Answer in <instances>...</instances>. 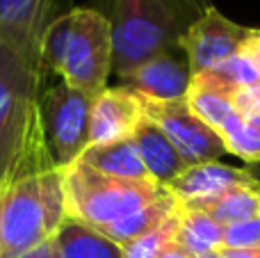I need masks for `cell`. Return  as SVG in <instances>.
<instances>
[{
    "label": "cell",
    "mask_w": 260,
    "mask_h": 258,
    "mask_svg": "<svg viewBox=\"0 0 260 258\" xmlns=\"http://www.w3.org/2000/svg\"><path fill=\"white\" fill-rule=\"evenodd\" d=\"M192 258H224V256H221V251L217 249V251H210V254H203V256H192Z\"/></svg>",
    "instance_id": "30"
},
{
    "label": "cell",
    "mask_w": 260,
    "mask_h": 258,
    "mask_svg": "<svg viewBox=\"0 0 260 258\" xmlns=\"http://www.w3.org/2000/svg\"><path fill=\"white\" fill-rule=\"evenodd\" d=\"M233 110L244 119H251L253 114L260 112V82H253V85L240 87L233 94L229 96Z\"/></svg>",
    "instance_id": "24"
},
{
    "label": "cell",
    "mask_w": 260,
    "mask_h": 258,
    "mask_svg": "<svg viewBox=\"0 0 260 258\" xmlns=\"http://www.w3.org/2000/svg\"><path fill=\"white\" fill-rule=\"evenodd\" d=\"M160 258H192V256H189L187 251H185L183 247L178 245V240H176L174 245H169L165 251H162V256H160Z\"/></svg>",
    "instance_id": "28"
},
{
    "label": "cell",
    "mask_w": 260,
    "mask_h": 258,
    "mask_svg": "<svg viewBox=\"0 0 260 258\" xmlns=\"http://www.w3.org/2000/svg\"><path fill=\"white\" fill-rule=\"evenodd\" d=\"M112 27L94 7H71L55 18L41 41L46 76L96 99L112 76Z\"/></svg>",
    "instance_id": "2"
},
{
    "label": "cell",
    "mask_w": 260,
    "mask_h": 258,
    "mask_svg": "<svg viewBox=\"0 0 260 258\" xmlns=\"http://www.w3.org/2000/svg\"><path fill=\"white\" fill-rule=\"evenodd\" d=\"M91 99L50 76L37 91V121L46 158L53 169H67L89 146Z\"/></svg>",
    "instance_id": "4"
},
{
    "label": "cell",
    "mask_w": 260,
    "mask_h": 258,
    "mask_svg": "<svg viewBox=\"0 0 260 258\" xmlns=\"http://www.w3.org/2000/svg\"><path fill=\"white\" fill-rule=\"evenodd\" d=\"M221 247H224V249H249V247H260V217L224 227V245Z\"/></svg>",
    "instance_id": "23"
},
{
    "label": "cell",
    "mask_w": 260,
    "mask_h": 258,
    "mask_svg": "<svg viewBox=\"0 0 260 258\" xmlns=\"http://www.w3.org/2000/svg\"><path fill=\"white\" fill-rule=\"evenodd\" d=\"M3 197H5V187H0V215H3Z\"/></svg>",
    "instance_id": "32"
},
{
    "label": "cell",
    "mask_w": 260,
    "mask_h": 258,
    "mask_svg": "<svg viewBox=\"0 0 260 258\" xmlns=\"http://www.w3.org/2000/svg\"><path fill=\"white\" fill-rule=\"evenodd\" d=\"M133 140H135V146H137L139 158H142L148 176H151V181L157 183V185L167 187L187 167V165L183 163V158L178 155V151L167 140L165 133H162L155 123L148 121L146 117L135 128Z\"/></svg>",
    "instance_id": "13"
},
{
    "label": "cell",
    "mask_w": 260,
    "mask_h": 258,
    "mask_svg": "<svg viewBox=\"0 0 260 258\" xmlns=\"http://www.w3.org/2000/svg\"><path fill=\"white\" fill-rule=\"evenodd\" d=\"M244 169H247V174H249V176H251V178H253V181H256V183H258V185H260V163L247 165V167H244Z\"/></svg>",
    "instance_id": "29"
},
{
    "label": "cell",
    "mask_w": 260,
    "mask_h": 258,
    "mask_svg": "<svg viewBox=\"0 0 260 258\" xmlns=\"http://www.w3.org/2000/svg\"><path fill=\"white\" fill-rule=\"evenodd\" d=\"M185 103L201 121H206L215 131H219L221 123L235 112L233 105H231V99L224 91L206 85L199 78H192V82H189V89L185 94Z\"/></svg>",
    "instance_id": "19"
},
{
    "label": "cell",
    "mask_w": 260,
    "mask_h": 258,
    "mask_svg": "<svg viewBox=\"0 0 260 258\" xmlns=\"http://www.w3.org/2000/svg\"><path fill=\"white\" fill-rule=\"evenodd\" d=\"M199 210H203L208 217H212L217 224H221V227L260 217L258 183L256 185H249V187H235V190H229L226 195L217 197L215 201H210L208 206H203V208H199Z\"/></svg>",
    "instance_id": "18"
},
{
    "label": "cell",
    "mask_w": 260,
    "mask_h": 258,
    "mask_svg": "<svg viewBox=\"0 0 260 258\" xmlns=\"http://www.w3.org/2000/svg\"><path fill=\"white\" fill-rule=\"evenodd\" d=\"M142 105L144 117L165 133L167 140L178 151V155L187 167L212 163V160H219L226 153V144L219 137V133L208 126L206 121H201L187 108L185 99L153 101L142 96Z\"/></svg>",
    "instance_id": "6"
},
{
    "label": "cell",
    "mask_w": 260,
    "mask_h": 258,
    "mask_svg": "<svg viewBox=\"0 0 260 258\" xmlns=\"http://www.w3.org/2000/svg\"><path fill=\"white\" fill-rule=\"evenodd\" d=\"M144 119L142 96L128 87H105L96 99H91L89 110V146L110 144L117 140L133 137L135 128Z\"/></svg>",
    "instance_id": "11"
},
{
    "label": "cell",
    "mask_w": 260,
    "mask_h": 258,
    "mask_svg": "<svg viewBox=\"0 0 260 258\" xmlns=\"http://www.w3.org/2000/svg\"><path fill=\"white\" fill-rule=\"evenodd\" d=\"M39 174L18 176L5 187L0 215V258L27 254L30 249L48 242L57 231L41 197Z\"/></svg>",
    "instance_id": "5"
},
{
    "label": "cell",
    "mask_w": 260,
    "mask_h": 258,
    "mask_svg": "<svg viewBox=\"0 0 260 258\" xmlns=\"http://www.w3.org/2000/svg\"><path fill=\"white\" fill-rule=\"evenodd\" d=\"M249 185H256V181L247 174V169L229 167V165H221L219 160H212V163L185 167L167 185V190L183 208L199 210L210 201H215L217 197L226 195L229 190Z\"/></svg>",
    "instance_id": "10"
},
{
    "label": "cell",
    "mask_w": 260,
    "mask_h": 258,
    "mask_svg": "<svg viewBox=\"0 0 260 258\" xmlns=\"http://www.w3.org/2000/svg\"><path fill=\"white\" fill-rule=\"evenodd\" d=\"M253 27L226 18L217 7H208L197 23L187 27L178 41V48L185 53V62L192 76L210 71L212 67L226 62L229 57L242 53Z\"/></svg>",
    "instance_id": "9"
},
{
    "label": "cell",
    "mask_w": 260,
    "mask_h": 258,
    "mask_svg": "<svg viewBox=\"0 0 260 258\" xmlns=\"http://www.w3.org/2000/svg\"><path fill=\"white\" fill-rule=\"evenodd\" d=\"M57 258H123V249L101 231L67 217L50 238Z\"/></svg>",
    "instance_id": "15"
},
{
    "label": "cell",
    "mask_w": 260,
    "mask_h": 258,
    "mask_svg": "<svg viewBox=\"0 0 260 258\" xmlns=\"http://www.w3.org/2000/svg\"><path fill=\"white\" fill-rule=\"evenodd\" d=\"M91 7L112 27V73L121 78L153 55L178 48L210 0H96Z\"/></svg>",
    "instance_id": "1"
},
{
    "label": "cell",
    "mask_w": 260,
    "mask_h": 258,
    "mask_svg": "<svg viewBox=\"0 0 260 258\" xmlns=\"http://www.w3.org/2000/svg\"><path fill=\"white\" fill-rule=\"evenodd\" d=\"M67 217L103 231L171 195L157 183L121 181L76 160L62 169Z\"/></svg>",
    "instance_id": "3"
},
{
    "label": "cell",
    "mask_w": 260,
    "mask_h": 258,
    "mask_svg": "<svg viewBox=\"0 0 260 258\" xmlns=\"http://www.w3.org/2000/svg\"><path fill=\"white\" fill-rule=\"evenodd\" d=\"M242 53L249 57V62L256 67V71L260 76V30H256V27L251 30V35H249V39H247V44H244Z\"/></svg>",
    "instance_id": "25"
},
{
    "label": "cell",
    "mask_w": 260,
    "mask_h": 258,
    "mask_svg": "<svg viewBox=\"0 0 260 258\" xmlns=\"http://www.w3.org/2000/svg\"><path fill=\"white\" fill-rule=\"evenodd\" d=\"M80 160L96 172L105 174V176L121 178V181L153 183L142 158H139V151L135 146L133 137L110 142V144H91L85 149Z\"/></svg>",
    "instance_id": "14"
},
{
    "label": "cell",
    "mask_w": 260,
    "mask_h": 258,
    "mask_svg": "<svg viewBox=\"0 0 260 258\" xmlns=\"http://www.w3.org/2000/svg\"><path fill=\"white\" fill-rule=\"evenodd\" d=\"M247 121H249V123H253V126H258V128H260V112H258V114H253V117H251V119H247Z\"/></svg>",
    "instance_id": "31"
},
{
    "label": "cell",
    "mask_w": 260,
    "mask_h": 258,
    "mask_svg": "<svg viewBox=\"0 0 260 258\" xmlns=\"http://www.w3.org/2000/svg\"><path fill=\"white\" fill-rule=\"evenodd\" d=\"M53 169L37 121V96L21 99L0 119V187L18 176Z\"/></svg>",
    "instance_id": "7"
},
{
    "label": "cell",
    "mask_w": 260,
    "mask_h": 258,
    "mask_svg": "<svg viewBox=\"0 0 260 258\" xmlns=\"http://www.w3.org/2000/svg\"><path fill=\"white\" fill-rule=\"evenodd\" d=\"M258 195H260V185H258Z\"/></svg>",
    "instance_id": "33"
},
{
    "label": "cell",
    "mask_w": 260,
    "mask_h": 258,
    "mask_svg": "<svg viewBox=\"0 0 260 258\" xmlns=\"http://www.w3.org/2000/svg\"><path fill=\"white\" fill-rule=\"evenodd\" d=\"M44 80L12 48L0 44V119L21 99L37 96Z\"/></svg>",
    "instance_id": "16"
},
{
    "label": "cell",
    "mask_w": 260,
    "mask_h": 258,
    "mask_svg": "<svg viewBox=\"0 0 260 258\" xmlns=\"http://www.w3.org/2000/svg\"><path fill=\"white\" fill-rule=\"evenodd\" d=\"M219 137L226 144V153H233L242 158L244 163L253 165L260 163V128L249 123L244 117L233 112L224 123H221Z\"/></svg>",
    "instance_id": "21"
},
{
    "label": "cell",
    "mask_w": 260,
    "mask_h": 258,
    "mask_svg": "<svg viewBox=\"0 0 260 258\" xmlns=\"http://www.w3.org/2000/svg\"><path fill=\"white\" fill-rule=\"evenodd\" d=\"M178 245L189 256H203L217 251L224 245V227L217 224L212 217H208L203 210L180 206Z\"/></svg>",
    "instance_id": "17"
},
{
    "label": "cell",
    "mask_w": 260,
    "mask_h": 258,
    "mask_svg": "<svg viewBox=\"0 0 260 258\" xmlns=\"http://www.w3.org/2000/svg\"><path fill=\"white\" fill-rule=\"evenodd\" d=\"M219 251L224 258H260V247H249V249H224L221 247Z\"/></svg>",
    "instance_id": "26"
},
{
    "label": "cell",
    "mask_w": 260,
    "mask_h": 258,
    "mask_svg": "<svg viewBox=\"0 0 260 258\" xmlns=\"http://www.w3.org/2000/svg\"><path fill=\"white\" fill-rule=\"evenodd\" d=\"M55 256V249H53V242H44V245L35 247V249H30L27 254L18 256V258H53Z\"/></svg>",
    "instance_id": "27"
},
{
    "label": "cell",
    "mask_w": 260,
    "mask_h": 258,
    "mask_svg": "<svg viewBox=\"0 0 260 258\" xmlns=\"http://www.w3.org/2000/svg\"><path fill=\"white\" fill-rule=\"evenodd\" d=\"M178 229H180V204L155 229H151L142 238L133 240L130 245L121 247L123 258H160L167 247L178 240Z\"/></svg>",
    "instance_id": "22"
},
{
    "label": "cell",
    "mask_w": 260,
    "mask_h": 258,
    "mask_svg": "<svg viewBox=\"0 0 260 258\" xmlns=\"http://www.w3.org/2000/svg\"><path fill=\"white\" fill-rule=\"evenodd\" d=\"M53 258H57V256H53Z\"/></svg>",
    "instance_id": "34"
},
{
    "label": "cell",
    "mask_w": 260,
    "mask_h": 258,
    "mask_svg": "<svg viewBox=\"0 0 260 258\" xmlns=\"http://www.w3.org/2000/svg\"><path fill=\"white\" fill-rule=\"evenodd\" d=\"M192 82V73L185 59H176L174 50L153 55L119 78V85L153 101H180L185 99Z\"/></svg>",
    "instance_id": "12"
},
{
    "label": "cell",
    "mask_w": 260,
    "mask_h": 258,
    "mask_svg": "<svg viewBox=\"0 0 260 258\" xmlns=\"http://www.w3.org/2000/svg\"><path fill=\"white\" fill-rule=\"evenodd\" d=\"M192 78H199V80L206 82V85L224 91L226 96H231L235 89H240V87L260 82V76H258L256 67L249 62V57L244 53L233 55V57H229L226 62L212 67L210 71H203V73L192 76Z\"/></svg>",
    "instance_id": "20"
},
{
    "label": "cell",
    "mask_w": 260,
    "mask_h": 258,
    "mask_svg": "<svg viewBox=\"0 0 260 258\" xmlns=\"http://www.w3.org/2000/svg\"><path fill=\"white\" fill-rule=\"evenodd\" d=\"M71 9V0H0V44L12 48L41 78V41L55 18Z\"/></svg>",
    "instance_id": "8"
}]
</instances>
